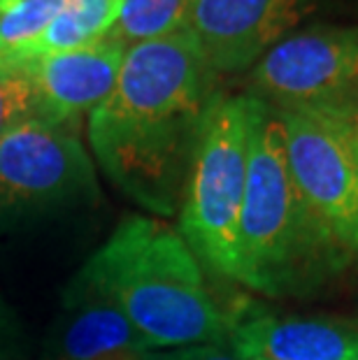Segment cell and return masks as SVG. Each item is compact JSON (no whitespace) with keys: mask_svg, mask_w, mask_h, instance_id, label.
I'll use <instances>...</instances> for the list:
<instances>
[{"mask_svg":"<svg viewBox=\"0 0 358 360\" xmlns=\"http://www.w3.org/2000/svg\"><path fill=\"white\" fill-rule=\"evenodd\" d=\"M291 177L349 256L358 251V135L340 105L277 110Z\"/></svg>","mask_w":358,"mask_h":360,"instance_id":"obj_5","label":"cell"},{"mask_svg":"<svg viewBox=\"0 0 358 360\" xmlns=\"http://www.w3.org/2000/svg\"><path fill=\"white\" fill-rule=\"evenodd\" d=\"M79 274L117 302L147 349L224 347L226 311L191 247L163 221L126 217Z\"/></svg>","mask_w":358,"mask_h":360,"instance_id":"obj_3","label":"cell"},{"mask_svg":"<svg viewBox=\"0 0 358 360\" xmlns=\"http://www.w3.org/2000/svg\"><path fill=\"white\" fill-rule=\"evenodd\" d=\"M96 200L94 163L68 126L33 117L0 137V224Z\"/></svg>","mask_w":358,"mask_h":360,"instance_id":"obj_6","label":"cell"},{"mask_svg":"<svg viewBox=\"0 0 358 360\" xmlns=\"http://www.w3.org/2000/svg\"><path fill=\"white\" fill-rule=\"evenodd\" d=\"M35 117L33 89L21 68L0 70V137Z\"/></svg>","mask_w":358,"mask_h":360,"instance_id":"obj_14","label":"cell"},{"mask_svg":"<svg viewBox=\"0 0 358 360\" xmlns=\"http://www.w3.org/2000/svg\"><path fill=\"white\" fill-rule=\"evenodd\" d=\"M347 260L349 254L309 210L291 177L279 112L254 98L238 228V281L270 297L307 295Z\"/></svg>","mask_w":358,"mask_h":360,"instance_id":"obj_2","label":"cell"},{"mask_svg":"<svg viewBox=\"0 0 358 360\" xmlns=\"http://www.w3.org/2000/svg\"><path fill=\"white\" fill-rule=\"evenodd\" d=\"M149 360H238L231 351L221 344H200V347H184L165 351V354H154L151 351Z\"/></svg>","mask_w":358,"mask_h":360,"instance_id":"obj_17","label":"cell"},{"mask_svg":"<svg viewBox=\"0 0 358 360\" xmlns=\"http://www.w3.org/2000/svg\"><path fill=\"white\" fill-rule=\"evenodd\" d=\"M149 354H151L149 349H142V351H131V354H121L112 360H149Z\"/></svg>","mask_w":358,"mask_h":360,"instance_id":"obj_19","label":"cell"},{"mask_svg":"<svg viewBox=\"0 0 358 360\" xmlns=\"http://www.w3.org/2000/svg\"><path fill=\"white\" fill-rule=\"evenodd\" d=\"M124 0H65V10L72 14L75 21L89 35L91 42L105 40L114 21L119 19Z\"/></svg>","mask_w":358,"mask_h":360,"instance_id":"obj_15","label":"cell"},{"mask_svg":"<svg viewBox=\"0 0 358 360\" xmlns=\"http://www.w3.org/2000/svg\"><path fill=\"white\" fill-rule=\"evenodd\" d=\"M26 342L17 314L5 304L0 297V360H19L24 356Z\"/></svg>","mask_w":358,"mask_h":360,"instance_id":"obj_16","label":"cell"},{"mask_svg":"<svg viewBox=\"0 0 358 360\" xmlns=\"http://www.w3.org/2000/svg\"><path fill=\"white\" fill-rule=\"evenodd\" d=\"M212 75L188 30L133 44L110 98L91 112L98 163L144 210L177 212Z\"/></svg>","mask_w":358,"mask_h":360,"instance_id":"obj_1","label":"cell"},{"mask_svg":"<svg viewBox=\"0 0 358 360\" xmlns=\"http://www.w3.org/2000/svg\"><path fill=\"white\" fill-rule=\"evenodd\" d=\"M126 49L101 40L91 47L42 56L21 65L33 89L35 117L68 126L110 98Z\"/></svg>","mask_w":358,"mask_h":360,"instance_id":"obj_10","label":"cell"},{"mask_svg":"<svg viewBox=\"0 0 358 360\" xmlns=\"http://www.w3.org/2000/svg\"><path fill=\"white\" fill-rule=\"evenodd\" d=\"M65 0H14L0 10V70L21 65L26 49L44 33Z\"/></svg>","mask_w":358,"mask_h":360,"instance_id":"obj_13","label":"cell"},{"mask_svg":"<svg viewBox=\"0 0 358 360\" xmlns=\"http://www.w3.org/2000/svg\"><path fill=\"white\" fill-rule=\"evenodd\" d=\"M251 96L212 94L198 124L181 198V237L210 270L238 281V228L245 200Z\"/></svg>","mask_w":358,"mask_h":360,"instance_id":"obj_4","label":"cell"},{"mask_svg":"<svg viewBox=\"0 0 358 360\" xmlns=\"http://www.w3.org/2000/svg\"><path fill=\"white\" fill-rule=\"evenodd\" d=\"M340 107L345 110L347 114V119H349V124L354 126L356 130V135H358V96L354 98V101H347V103H340Z\"/></svg>","mask_w":358,"mask_h":360,"instance_id":"obj_18","label":"cell"},{"mask_svg":"<svg viewBox=\"0 0 358 360\" xmlns=\"http://www.w3.org/2000/svg\"><path fill=\"white\" fill-rule=\"evenodd\" d=\"M251 94L275 110L321 107L358 96V26L300 30L258 60Z\"/></svg>","mask_w":358,"mask_h":360,"instance_id":"obj_7","label":"cell"},{"mask_svg":"<svg viewBox=\"0 0 358 360\" xmlns=\"http://www.w3.org/2000/svg\"><path fill=\"white\" fill-rule=\"evenodd\" d=\"M349 360H358V347H356V351H354V354H352V358H349Z\"/></svg>","mask_w":358,"mask_h":360,"instance_id":"obj_20","label":"cell"},{"mask_svg":"<svg viewBox=\"0 0 358 360\" xmlns=\"http://www.w3.org/2000/svg\"><path fill=\"white\" fill-rule=\"evenodd\" d=\"M319 0H196L186 28L212 72H240L261 60Z\"/></svg>","mask_w":358,"mask_h":360,"instance_id":"obj_8","label":"cell"},{"mask_svg":"<svg viewBox=\"0 0 358 360\" xmlns=\"http://www.w3.org/2000/svg\"><path fill=\"white\" fill-rule=\"evenodd\" d=\"M142 349L147 347L117 302L79 272L75 274L63 293L44 360H112Z\"/></svg>","mask_w":358,"mask_h":360,"instance_id":"obj_11","label":"cell"},{"mask_svg":"<svg viewBox=\"0 0 358 360\" xmlns=\"http://www.w3.org/2000/svg\"><path fill=\"white\" fill-rule=\"evenodd\" d=\"M224 347L238 360H349L358 347V328L279 316L245 300L226 309Z\"/></svg>","mask_w":358,"mask_h":360,"instance_id":"obj_9","label":"cell"},{"mask_svg":"<svg viewBox=\"0 0 358 360\" xmlns=\"http://www.w3.org/2000/svg\"><path fill=\"white\" fill-rule=\"evenodd\" d=\"M193 3L196 0H124L119 19L105 40L128 49L133 44L179 33L186 28Z\"/></svg>","mask_w":358,"mask_h":360,"instance_id":"obj_12","label":"cell"}]
</instances>
